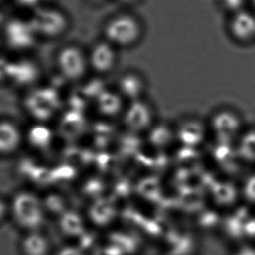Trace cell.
I'll use <instances>...</instances> for the list:
<instances>
[{"mask_svg":"<svg viewBox=\"0 0 255 255\" xmlns=\"http://www.w3.org/2000/svg\"><path fill=\"white\" fill-rule=\"evenodd\" d=\"M11 212L19 226L32 232L39 228L45 219L42 201L29 191H21L15 195L11 203Z\"/></svg>","mask_w":255,"mask_h":255,"instance_id":"1","label":"cell"},{"mask_svg":"<svg viewBox=\"0 0 255 255\" xmlns=\"http://www.w3.org/2000/svg\"><path fill=\"white\" fill-rule=\"evenodd\" d=\"M144 32L142 22L136 16L121 14L110 20L105 29L107 39L115 46L130 47L140 42Z\"/></svg>","mask_w":255,"mask_h":255,"instance_id":"2","label":"cell"},{"mask_svg":"<svg viewBox=\"0 0 255 255\" xmlns=\"http://www.w3.org/2000/svg\"><path fill=\"white\" fill-rule=\"evenodd\" d=\"M228 32L236 42L247 45L255 41V15L247 10L234 12L228 22Z\"/></svg>","mask_w":255,"mask_h":255,"instance_id":"3","label":"cell"},{"mask_svg":"<svg viewBox=\"0 0 255 255\" xmlns=\"http://www.w3.org/2000/svg\"><path fill=\"white\" fill-rule=\"evenodd\" d=\"M33 31L46 34L56 35L66 26V19L60 12L52 10H39L30 22Z\"/></svg>","mask_w":255,"mask_h":255,"instance_id":"4","label":"cell"},{"mask_svg":"<svg viewBox=\"0 0 255 255\" xmlns=\"http://www.w3.org/2000/svg\"><path fill=\"white\" fill-rule=\"evenodd\" d=\"M125 120L129 127L141 129L149 126L153 120V109L145 100L130 102L125 114Z\"/></svg>","mask_w":255,"mask_h":255,"instance_id":"5","label":"cell"},{"mask_svg":"<svg viewBox=\"0 0 255 255\" xmlns=\"http://www.w3.org/2000/svg\"><path fill=\"white\" fill-rule=\"evenodd\" d=\"M211 124L217 135H227L230 138L241 128V117L233 110H220L213 115Z\"/></svg>","mask_w":255,"mask_h":255,"instance_id":"6","label":"cell"},{"mask_svg":"<svg viewBox=\"0 0 255 255\" xmlns=\"http://www.w3.org/2000/svg\"><path fill=\"white\" fill-rule=\"evenodd\" d=\"M121 96L130 102L143 99L147 89V82L142 75L137 72H128L123 75L119 81Z\"/></svg>","mask_w":255,"mask_h":255,"instance_id":"7","label":"cell"},{"mask_svg":"<svg viewBox=\"0 0 255 255\" xmlns=\"http://www.w3.org/2000/svg\"><path fill=\"white\" fill-rule=\"evenodd\" d=\"M58 104L56 93L53 89L39 90L28 100V106L36 117L46 119L50 117L54 107Z\"/></svg>","mask_w":255,"mask_h":255,"instance_id":"8","label":"cell"},{"mask_svg":"<svg viewBox=\"0 0 255 255\" xmlns=\"http://www.w3.org/2000/svg\"><path fill=\"white\" fill-rule=\"evenodd\" d=\"M61 70L72 79L78 78L85 70V61L82 53L74 47L64 49L59 58Z\"/></svg>","mask_w":255,"mask_h":255,"instance_id":"9","label":"cell"},{"mask_svg":"<svg viewBox=\"0 0 255 255\" xmlns=\"http://www.w3.org/2000/svg\"><path fill=\"white\" fill-rule=\"evenodd\" d=\"M32 26L30 23H24L14 20L8 24L6 28L8 42L15 48H25L30 46L33 42Z\"/></svg>","mask_w":255,"mask_h":255,"instance_id":"10","label":"cell"},{"mask_svg":"<svg viewBox=\"0 0 255 255\" xmlns=\"http://www.w3.org/2000/svg\"><path fill=\"white\" fill-rule=\"evenodd\" d=\"M21 141V133L18 127L10 122H0V154L14 152Z\"/></svg>","mask_w":255,"mask_h":255,"instance_id":"11","label":"cell"},{"mask_svg":"<svg viewBox=\"0 0 255 255\" xmlns=\"http://www.w3.org/2000/svg\"><path fill=\"white\" fill-rule=\"evenodd\" d=\"M117 53L111 44L100 43L93 50L91 62L98 71H110L115 67Z\"/></svg>","mask_w":255,"mask_h":255,"instance_id":"12","label":"cell"},{"mask_svg":"<svg viewBox=\"0 0 255 255\" xmlns=\"http://www.w3.org/2000/svg\"><path fill=\"white\" fill-rule=\"evenodd\" d=\"M22 250L25 255H46L49 251V242L43 234L32 231L23 239Z\"/></svg>","mask_w":255,"mask_h":255,"instance_id":"13","label":"cell"},{"mask_svg":"<svg viewBox=\"0 0 255 255\" xmlns=\"http://www.w3.org/2000/svg\"><path fill=\"white\" fill-rule=\"evenodd\" d=\"M37 69L28 61H21L18 63H9L8 76L14 79L18 83H29L36 78Z\"/></svg>","mask_w":255,"mask_h":255,"instance_id":"14","label":"cell"},{"mask_svg":"<svg viewBox=\"0 0 255 255\" xmlns=\"http://www.w3.org/2000/svg\"><path fill=\"white\" fill-rule=\"evenodd\" d=\"M97 98L99 110L105 115L115 116L123 109L122 96L117 93L104 90Z\"/></svg>","mask_w":255,"mask_h":255,"instance_id":"15","label":"cell"},{"mask_svg":"<svg viewBox=\"0 0 255 255\" xmlns=\"http://www.w3.org/2000/svg\"><path fill=\"white\" fill-rule=\"evenodd\" d=\"M61 227L64 232L69 235L81 234L83 229V220L76 213H67L61 220Z\"/></svg>","mask_w":255,"mask_h":255,"instance_id":"16","label":"cell"},{"mask_svg":"<svg viewBox=\"0 0 255 255\" xmlns=\"http://www.w3.org/2000/svg\"><path fill=\"white\" fill-rule=\"evenodd\" d=\"M30 140L32 144L39 147L47 145L52 138L49 128L44 126H36L30 131Z\"/></svg>","mask_w":255,"mask_h":255,"instance_id":"17","label":"cell"},{"mask_svg":"<svg viewBox=\"0 0 255 255\" xmlns=\"http://www.w3.org/2000/svg\"><path fill=\"white\" fill-rule=\"evenodd\" d=\"M242 191L248 202L255 205V174L246 179L242 187Z\"/></svg>","mask_w":255,"mask_h":255,"instance_id":"18","label":"cell"},{"mask_svg":"<svg viewBox=\"0 0 255 255\" xmlns=\"http://www.w3.org/2000/svg\"><path fill=\"white\" fill-rule=\"evenodd\" d=\"M244 0H221V4L224 7L232 11V14L236 11L243 10L242 4Z\"/></svg>","mask_w":255,"mask_h":255,"instance_id":"19","label":"cell"},{"mask_svg":"<svg viewBox=\"0 0 255 255\" xmlns=\"http://www.w3.org/2000/svg\"><path fill=\"white\" fill-rule=\"evenodd\" d=\"M57 255H85L81 248L76 247H65L58 252Z\"/></svg>","mask_w":255,"mask_h":255,"instance_id":"20","label":"cell"},{"mask_svg":"<svg viewBox=\"0 0 255 255\" xmlns=\"http://www.w3.org/2000/svg\"><path fill=\"white\" fill-rule=\"evenodd\" d=\"M8 63L6 60L0 58V80L4 78L8 75Z\"/></svg>","mask_w":255,"mask_h":255,"instance_id":"21","label":"cell"},{"mask_svg":"<svg viewBox=\"0 0 255 255\" xmlns=\"http://www.w3.org/2000/svg\"><path fill=\"white\" fill-rule=\"evenodd\" d=\"M235 255H255V248L245 247L239 249Z\"/></svg>","mask_w":255,"mask_h":255,"instance_id":"22","label":"cell"},{"mask_svg":"<svg viewBox=\"0 0 255 255\" xmlns=\"http://www.w3.org/2000/svg\"><path fill=\"white\" fill-rule=\"evenodd\" d=\"M6 213H7V206L3 200L0 199V221L4 219V216L6 215Z\"/></svg>","mask_w":255,"mask_h":255,"instance_id":"23","label":"cell"},{"mask_svg":"<svg viewBox=\"0 0 255 255\" xmlns=\"http://www.w3.org/2000/svg\"><path fill=\"white\" fill-rule=\"evenodd\" d=\"M119 1H121L123 4L130 5V4H137L141 0H119Z\"/></svg>","mask_w":255,"mask_h":255,"instance_id":"24","label":"cell"},{"mask_svg":"<svg viewBox=\"0 0 255 255\" xmlns=\"http://www.w3.org/2000/svg\"><path fill=\"white\" fill-rule=\"evenodd\" d=\"M22 4H35L38 0H19Z\"/></svg>","mask_w":255,"mask_h":255,"instance_id":"25","label":"cell"}]
</instances>
